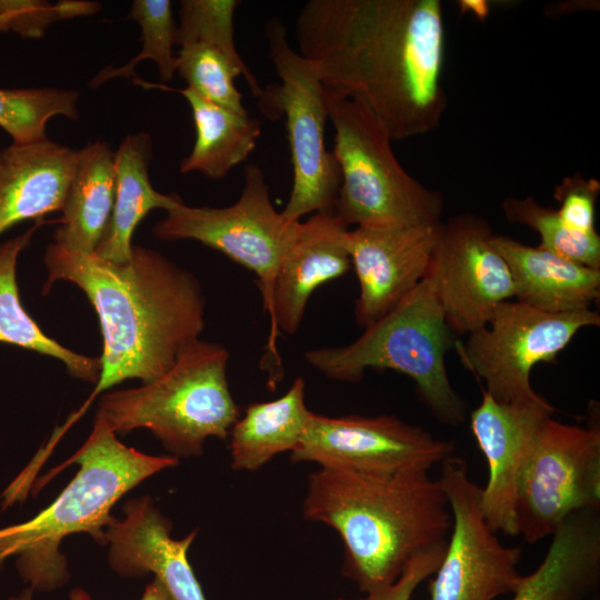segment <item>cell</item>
Masks as SVG:
<instances>
[{
	"mask_svg": "<svg viewBox=\"0 0 600 600\" xmlns=\"http://www.w3.org/2000/svg\"><path fill=\"white\" fill-rule=\"evenodd\" d=\"M296 40L323 87L366 104L391 140L439 126L447 107L439 0H310Z\"/></svg>",
	"mask_w": 600,
	"mask_h": 600,
	"instance_id": "cell-1",
	"label": "cell"
},
{
	"mask_svg": "<svg viewBox=\"0 0 600 600\" xmlns=\"http://www.w3.org/2000/svg\"><path fill=\"white\" fill-rule=\"evenodd\" d=\"M43 260V290L58 280L79 287L97 312L103 342L99 379L70 423L104 390L127 379H158L200 339L206 311L201 286L161 253L133 246L131 259L117 264L53 242Z\"/></svg>",
	"mask_w": 600,
	"mask_h": 600,
	"instance_id": "cell-2",
	"label": "cell"
},
{
	"mask_svg": "<svg viewBox=\"0 0 600 600\" xmlns=\"http://www.w3.org/2000/svg\"><path fill=\"white\" fill-rule=\"evenodd\" d=\"M302 516L339 534L342 574L364 594L393 583L422 553L446 548L452 513L430 470L367 472L319 468Z\"/></svg>",
	"mask_w": 600,
	"mask_h": 600,
	"instance_id": "cell-3",
	"label": "cell"
},
{
	"mask_svg": "<svg viewBox=\"0 0 600 600\" xmlns=\"http://www.w3.org/2000/svg\"><path fill=\"white\" fill-rule=\"evenodd\" d=\"M177 457L151 456L123 444L96 416L87 441L66 462L37 482L40 489L58 471L72 463L77 474L47 508L28 521L0 529V569L11 557L20 578L31 589L52 591L69 580L68 563L60 552L64 538L88 533L106 544L111 509L127 492L151 476L176 467Z\"/></svg>",
	"mask_w": 600,
	"mask_h": 600,
	"instance_id": "cell-4",
	"label": "cell"
},
{
	"mask_svg": "<svg viewBox=\"0 0 600 600\" xmlns=\"http://www.w3.org/2000/svg\"><path fill=\"white\" fill-rule=\"evenodd\" d=\"M431 279L426 276L393 309L342 347L308 350L307 362L329 379L360 381L368 369L393 370L414 382L418 399L441 424L467 419V402L450 382L446 354L453 348Z\"/></svg>",
	"mask_w": 600,
	"mask_h": 600,
	"instance_id": "cell-5",
	"label": "cell"
},
{
	"mask_svg": "<svg viewBox=\"0 0 600 600\" xmlns=\"http://www.w3.org/2000/svg\"><path fill=\"white\" fill-rule=\"evenodd\" d=\"M228 361L222 344L199 339L158 379L103 394L96 416L116 434L149 429L178 459L201 456L207 439L227 440L240 417Z\"/></svg>",
	"mask_w": 600,
	"mask_h": 600,
	"instance_id": "cell-6",
	"label": "cell"
},
{
	"mask_svg": "<svg viewBox=\"0 0 600 600\" xmlns=\"http://www.w3.org/2000/svg\"><path fill=\"white\" fill-rule=\"evenodd\" d=\"M334 129L340 186L332 212L349 228L391 229L440 223L443 196L412 178L382 122L362 102L324 88Z\"/></svg>",
	"mask_w": 600,
	"mask_h": 600,
	"instance_id": "cell-7",
	"label": "cell"
},
{
	"mask_svg": "<svg viewBox=\"0 0 600 600\" xmlns=\"http://www.w3.org/2000/svg\"><path fill=\"white\" fill-rule=\"evenodd\" d=\"M264 34L280 83L263 89L259 104L269 118L284 117L292 164V187L281 213L292 222L311 212H332L341 177L324 143L329 119L324 87L310 63L289 44L280 20H269Z\"/></svg>",
	"mask_w": 600,
	"mask_h": 600,
	"instance_id": "cell-8",
	"label": "cell"
},
{
	"mask_svg": "<svg viewBox=\"0 0 600 600\" xmlns=\"http://www.w3.org/2000/svg\"><path fill=\"white\" fill-rule=\"evenodd\" d=\"M591 309L546 312L517 300L500 303L489 323L454 341L462 364L486 383V391L502 403L530 404L546 400L530 382L533 367L552 362L579 330L598 327Z\"/></svg>",
	"mask_w": 600,
	"mask_h": 600,
	"instance_id": "cell-9",
	"label": "cell"
},
{
	"mask_svg": "<svg viewBox=\"0 0 600 600\" xmlns=\"http://www.w3.org/2000/svg\"><path fill=\"white\" fill-rule=\"evenodd\" d=\"M297 222L276 210L262 169L249 163L241 194L233 204L190 207L181 199L154 224L153 234L162 240H197L256 273L267 312Z\"/></svg>",
	"mask_w": 600,
	"mask_h": 600,
	"instance_id": "cell-10",
	"label": "cell"
},
{
	"mask_svg": "<svg viewBox=\"0 0 600 600\" xmlns=\"http://www.w3.org/2000/svg\"><path fill=\"white\" fill-rule=\"evenodd\" d=\"M600 508V427L548 417L526 462L518 492L519 536L533 544L570 514Z\"/></svg>",
	"mask_w": 600,
	"mask_h": 600,
	"instance_id": "cell-11",
	"label": "cell"
},
{
	"mask_svg": "<svg viewBox=\"0 0 600 600\" xmlns=\"http://www.w3.org/2000/svg\"><path fill=\"white\" fill-rule=\"evenodd\" d=\"M440 466L452 528L429 579L430 600H493L512 593L522 578L521 548L504 546L488 526L480 507L481 487L470 478L467 460L453 454Z\"/></svg>",
	"mask_w": 600,
	"mask_h": 600,
	"instance_id": "cell-12",
	"label": "cell"
},
{
	"mask_svg": "<svg viewBox=\"0 0 600 600\" xmlns=\"http://www.w3.org/2000/svg\"><path fill=\"white\" fill-rule=\"evenodd\" d=\"M451 440L439 439L424 428L396 416L311 413L300 446L290 452L292 462L319 468L367 472L427 469L454 454Z\"/></svg>",
	"mask_w": 600,
	"mask_h": 600,
	"instance_id": "cell-13",
	"label": "cell"
},
{
	"mask_svg": "<svg viewBox=\"0 0 600 600\" xmlns=\"http://www.w3.org/2000/svg\"><path fill=\"white\" fill-rule=\"evenodd\" d=\"M489 223L463 213L441 223L426 276L454 336L486 327L497 307L513 299L509 267L491 243Z\"/></svg>",
	"mask_w": 600,
	"mask_h": 600,
	"instance_id": "cell-14",
	"label": "cell"
},
{
	"mask_svg": "<svg viewBox=\"0 0 600 600\" xmlns=\"http://www.w3.org/2000/svg\"><path fill=\"white\" fill-rule=\"evenodd\" d=\"M349 228L331 211L316 212L298 221L290 244L278 268L267 312L270 332L263 368L274 389L283 377L277 350L279 331L293 334L299 329L307 303L321 284L347 273L351 267L346 247Z\"/></svg>",
	"mask_w": 600,
	"mask_h": 600,
	"instance_id": "cell-15",
	"label": "cell"
},
{
	"mask_svg": "<svg viewBox=\"0 0 600 600\" xmlns=\"http://www.w3.org/2000/svg\"><path fill=\"white\" fill-rule=\"evenodd\" d=\"M554 408L538 403H502L484 389L470 414V429L488 464L480 507L488 526L509 537L519 536L517 502L521 476L542 422Z\"/></svg>",
	"mask_w": 600,
	"mask_h": 600,
	"instance_id": "cell-16",
	"label": "cell"
},
{
	"mask_svg": "<svg viewBox=\"0 0 600 600\" xmlns=\"http://www.w3.org/2000/svg\"><path fill=\"white\" fill-rule=\"evenodd\" d=\"M441 223L347 231L346 247L360 288L354 306L359 327L383 317L426 277Z\"/></svg>",
	"mask_w": 600,
	"mask_h": 600,
	"instance_id": "cell-17",
	"label": "cell"
},
{
	"mask_svg": "<svg viewBox=\"0 0 600 600\" xmlns=\"http://www.w3.org/2000/svg\"><path fill=\"white\" fill-rule=\"evenodd\" d=\"M123 513L104 532L111 570L130 579L152 573L173 600H207L187 556L197 530L173 539L172 522L149 496L128 500Z\"/></svg>",
	"mask_w": 600,
	"mask_h": 600,
	"instance_id": "cell-18",
	"label": "cell"
},
{
	"mask_svg": "<svg viewBox=\"0 0 600 600\" xmlns=\"http://www.w3.org/2000/svg\"><path fill=\"white\" fill-rule=\"evenodd\" d=\"M76 161L77 150L49 138L0 149V234L61 211Z\"/></svg>",
	"mask_w": 600,
	"mask_h": 600,
	"instance_id": "cell-19",
	"label": "cell"
},
{
	"mask_svg": "<svg viewBox=\"0 0 600 600\" xmlns=\"http://www.w3.org/2000/svg\"><path fill=\"white\" fill-rule=\"evenodd\" d=\"M599 509L577 511L561 522L542 561L522 576L512 600H587L600 578Z\"/></svg>",
	"mask_w": 600,
	"mask_h": 600,
	"instance_id": "cell-20",
	"label": "cell"
},
{
	"mask_svg": "<svg viewBox=\"0 0 600 600\" xmlns=\"http://www.w3.org/2000/svg\"><path fill=\"white\" fill-rule=\"evenodd\" d=\"M491 243L509 267L517 301L546 312L563 313L588 310L599 300V269L508 236L493 233Z\"/></svg>",
	"mask_w": 600,
	"mask_h": 600,
	"instance_id": "cell-21",
	"label": "cell"
},
{
	"mask_svg": "<svg viewBox=\"0 0 600 600\" xmlns=\"http://www.w3.org/2000/svg\"><path fill=\"white\" fill-rule=\"evenodd\" d=\"M152 143L149 133L127 136L114 151L116 194L108 227L96 254L122 264L132 256V234L141 220L154 209L167 211L181 198L157 191L150 181Z\"/></svg>",
	"mask_w": 600,
	"mask_h": 600,
	"instance_id": "cell-22",
	"label": "cell"
},
{
	"mask_svg": "<svg viewBox=\"0 0 600 600\" xmlns=\"http://www.w3.org/2000/svg\"><path fill=\"white\" fill-rule=\"evenodd\" d=\"M116 194L114 151L102 140L77 150L74 172L54 242L91 254L108 227Z\"/></svg>",
	"mask_w": 600,
	"mask_h": 600,
	"instance_id": "cell-23",
	"label": "cell"
},
{
	"mask_svg": "<svg viewBox=\"0 0 600 600\" xmlns=\"http://www.w3.org/2000/svg\"><path fill=\"white\" fill-rule=\"evenodd\" d=\"M304 388V379L298 377L280 398L247 407L228 437L233 470L257 471L300 446L312 413L306 406Z\"/></svg>",
	"mask_w": 600,
	"mask_h": 600,
	"instance_id": "cell-24",
	"label": "cell"
},
{
	"mask_svg": "<svg viewBox=\"0 0 600 600\" xmlns=\"http://www.w3.org/2000/svg\"><path fill=\"white\" fill-rule=\"evenodd\" d=\"M177 91L188 101L196 126V141L181 161L180 172L223 178L256 148L261 136L260 121L220 107L188 87Z\"/></svg>",
	"mask_w": 600,
	"mask_h": 600,
	"instance_id": "cell-25",
	"label": "cell"
},
{
	"mask_svg": "<svg viewBox=\"0 0 600 600\" xmlns=\"http://www.w3.org/2000/svg\"><path fill=\"white\" fill-rule=\"evenodd\" d=\"M41 221L0 243V342L18 346L61 361L68 372L88 382L97 383L100 359L77 353L47 336L23 308L17 283V262Z\"/></svg>",
	"mask_w": 600,
	"mask_h": 600,
	"instance_id": "cell-26",
	"label": "cell"
},
{
	"mask_svg": "<svg viewBox=\"0 0 600 600\" xmlns=\"http://www.w3.org/2000/svg\"><path fill=\"white\" fill-rule=\"evenodd\" d=\"M79 92L53 87L0 88V128L12 143L47 139L48 121L57 116L77 120Z\"/></svg>",
	"mask_w": 600,
	"mask_h": 600,
	"instance_id": "cell-27",
	"label": "cell"
},
{
	"mask_svg": "<svg viewBox=\"0 0 600 600\" xmlns=\"http://www.w3.org/2000/svg\"><path fill=\"white\" fill-rule=\"evenodd\" d=\"M238 0H182L179 6L176 46L204 44L226 54L241 68L256 98L263 89L240 56L234 43L233 17Z\"/></svg>",
	"mask_w": 600,
	"mask_h": 600,
	"instance_id": "cell-28",
	"label": "cell"
},
{
	"mask_svg": "<svg viewBox=\"0 0 600 600\" xmlns=\"http://www.w3.org/2000/svg\"><path fill=\"white\" fill-rule=\"evenodd\" d=\"M141 29L142 48L138 56L120 68H104L91 81L98 87L113 78H136L134 67L142 60L156 63L161 81L176 76L177 56L173 53L177 22L169 0H134L128 13Z\"/></svg>",
	"mask_w": 600,
	"mask_h": 600,
	"instance_id": "cell-29",
	"label": "cell"
},
{
	"mask_svg": "<svg viewBox=\"0 0 600 600\" xmlns=\"http://www.w3.org/2000/svg\"><path fill=\"white\" fill-rule=\"evenodd\" d=\"M506 219L537 231L539 247L563 259L600 270V236L578 233L567 228L557 210L533 197H509L502 201Z\"/></svg>",
	"mask_w": 600,
	"mask_h": 600,
	"instance_id": "cell-30",
	"label": "cell"
},
{
	"mask_svg": "<svg viewBox=\"0 0 600 600\" xmlns=\"http://www.w3.org/2000/svg\"><path fill=\"white\" fill-rule=\"evenodd\" d=\"M176 73L202 98L234 112L248 114L242 104V94L234 84L236 78L243 77L246 80V74L222 52L204 44L180 47Z\"/></svg>",
	"mask_w": 600,
	"mask_h": 600,
	"instance_id": "cell-31",
	"label": "cell"
},
{
	"mask_svg": "<svg viewBox=\"0 0 600 600\" xmlns=\"http://www.w3.org/2000/svg\"><path fill=\"white\" fill-rule=\"evenodd\" d=\"M100 3L62 0H0V32H12L24 39L41 38L59 20L94 14Z\"/></svg>",
	"mask_w": 600,
	"mask_h": 600,
	"instance_id": "cell-32",
	"label": "cell"
},
{
	"mask_svg": "<svg viewBox=\"0 0 600 600\" xmlns=\"http://www.w3.org/2000/svg\"><path fill=\"white\" fill-rule=\"evenodd\" d=\"M600 193V182L576 172L564 177L556 187L553 197L559 202L556 209L562 223L570 230L596 233V203Z\"/></svg>",
	"mask_w": 600,
	"mask_h": 600,
	"instance_id": "cell-33",
	"label": "cell"
},
{
	"mask_svg": "<svg viewBox=\"0 0 600 600\" xmlns=\"http://www.w3.org/2000/svg\"><path fill=\"white\" fill-rule=\"evenodd\" d=\"M444 550L441 548L420 554L393 583L368 592L360 600H411L416 589L436 572Z\"/></svg>",
	"mask_w": 600,
	"mask_h": 600,
	"instance_id": "cell-34",
	"label": "cell"
},
{
	"mask_svg": "<svg viewBox=\"0 0 600 600\" xmlns=\"http://www.w3.org/2000/svg\"><path fill=\"white\" fill-rule=\"evenodd\" d=\"M140 600H173L163 584L153 578L144 588Z\"/></svg>",
	"mask_w": 600,
	"mask_h": 600,
	"instance_id": "cell-35",
	"label": "cell"
},
{
	"mask_svg": "<svg viewBox=\"0 0 600 600\" xmlns=\"http://www.w3.org/2000/svg\"><path fill=\"white\" fill-rule=\"evenodd\" d=\"M8 600H33V589L26 587L18 594ZM70 600H91L89 594L81 588H76L70 592Z\"/></svg>",
	"mask_w": 600,
	"mask_h": 600,
	"instance_id": "cell-36",
	"label": "cell"
},
{
	"mask_svg": "<svg viewBox=\"0 0 600 600\" xmlns=\"http://www.w3.org/2000/svg\"><path fill=\"white\" fill-rule=\"evenodd\" d=\"M330 600H351V599H346V598L339 597V598H333V599H330ZM354 600H360V599H354Z\"/></svg>",
	"mask_w": 600,
	"mask_h": 600,
	"instance_id": "cell-37",
	"label": "cell"
}]
</instances>
